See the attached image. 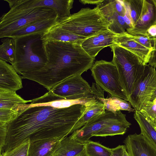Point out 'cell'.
Instances as JSON below:
<instances>
[{
  "instance_id": "1",
  "label": "cell",
  "mask_w": 156,
  "mask_h": 156,
  "mask_svg": "<svg viewBox=\"0 0 156 156\" xmlns=\"http://www.w3.org/2000/svg\"><path fill=\"white\" fill-rule=\"evenodd\" d=\"M87 109L76 104L58 108L49 106H28L7 123V136L4 152L30 140H61L70 134L74 126Z\"/></svg>"
},
{
  "instance_id": "2",
  "label": "cell",
  "mask_w": 156,
  "mask_h": 156,
  "mask_svg": "<svg viewBox=\"0 0 156 156\" xmlns=\"http://www.w3.org/2000/svg\"><path fill=\"white\" fill-rule=\"evenodd\" d=\"M43 41V40H42ZM47 58L44 66L38 71L20 76L35 81L48 91L72 76L81 75L92 67L94 58L89 55L81 44L59 41H43Z\"/></svg>"
},
{
  "instance_id": "3",
  "label": "cell",
  "mask_w": 156,
  "mask_h": 156,
  "mask_svg": "<svg viewBox=\"0 0 156 156\" xmlns=\"http://www.w3.org/2000/svg\"><path fill=\"white\" fill-rule=\"evenodd\" d=\"M41 34L14 39V61L12 65L17 73L35 72L42 69L48 59Z\"/></svg>"
},
{
  "instance_id": "4",
  "label": "cell",
  "mask_w": 156,
  "mask_h": 156,
  "mask_svg": "<svg viewBox=\"0 0 156 156\" xmlns=\"http://www.w3.org/2000/svg\"><path fill=\"white\" fill-rule=\"evenodd\" d=\"M55 25L87 38L109 30V23L97 6L82 8L68 18L57 20Z\"/></svg>"
},
{
  "instance_id": "5",
  "label": "cell",
  "mask_w": 156,
  "mask_h": 156,
  "mask_svg": "<svg viewBox=\"0 0 156 156\" xmlns=\"http://www.w3.org/2000/svg\"><path fill=\"white\" fill-rule=\"evenodd\" d=\"M110 47L113 53L112 62L116 67L121 86L129 100L143 76L147 65H141L134 55L123 48L116 44Z\"/></svg>"
},
{
  "instance_id": "6",
  "label": "cell",
  "mask_w": 156,
  "mask_h": 156,
  "mask_svg": "<svg viewBox=\"0 0 156 156\" xmlns=\"http://www.w3.org/2000/svg\"><path fill=\"white\" fill-rule=\"evenodd\" d=\"M0 18V38L7 37L17 30L33 22L58 17L51 9L43 7L28 8L12 6Z\"/></svg>"
},
{
  "instance_id": "7",
  "label": "cell",
  "mask_w": 156,
  "mask_h": 156,
  "mask_svg": "<svg viewBox=\"0 0 156 156\" xmlns=\"http://www.w3.org/2000/svg\"><path fill=\"white\" fill-rule=\"evenodd\" d=\"M49 91L69 100L98 97L104 94V90L98 84L93 83L90 87L81 75L65 79Z\"/></svg>"
},
{
  "instance_id": "8",
  "label": "cell",
  "mask_w": 156,
  "mask_h": 156,
  "mask_svg": "<svg viewBox=\"0 0 156 156\" xmlns=\"http://www.w3.org/2000/svg\"><path fill=\"white\" fill-rule=\"evenodd\" d=\"M90 70L95 82L102 89L111 96L129 101L121 86L116 67L112 61H96Z\"/></svg>"
},
{
  "instance_id": "9",
  "label": "cell",
  "mask_w": 156,
  "mask_h": 156,
  "mask_svg": "<svg viewBox=\"0 0 156 156\" xmlns=\"http://www.w3.org/2000/svg\"><path fill=\"white\" fill-rule=\"evenodd\" d=\"M127 120L126 115L121 111L112 112L106 110L104 113L96 115L70 136L84 144L102 129L111 125Z\"/></svg>"
},
{
  "instance_id": "10",
  "label": "cell",
  "mask_w": 156,
  "mask_h": 156,
  "mask_svg": "<svg viewBox=\"0 0 156 156\" xmlns=\"http://www.w3.org/2000/svg\"><path fill=\"white\" fill-rule=\"evenodd\" d=\"M156 90V69L147 64L137 85L129 97V102L135 111L139 112L150 101Z\"/></svg>"
},
{
  "instance_id": "11",
  "label": "cell",
  "mask_w": 156,
  "mask_h": 156,
  "mask_svg": "<svg viewBox=\"0 0 156 156\" xmlns=\"http://www.w3.org/2000/svg\"><path fill=\"white\" fill-rule=\"evenodd\" d=\"M97 100L96 97L77 100H69L56 95L50 91L43 95L31 100L29 106H49L58 108H67L76 104L87 107L94 104Z\"/></svg>"
},
{
  "instance_id": "12",
  "label": "cell",
  "mask_w": 156,
  "mask_h": 156,
  "mask_svg": "<svg viewBox=\"0 0 156 156\" xmlns=\"http://www.w3.org/2000/svg\"><path fill=\"white\" fill-rule=\"evenodd\" d=\"M156 22V9L151 0H143L142 10L134 26L126 30L129 34L133 36H146L148 29Z\"/></svg>"
},
{
  "instance_id": "13",
  "label": "cell",
  "mask_w": 156,
  "mask_h": 156,
  "mask_svg": "<svg viewBox=\"0 0 156 156\" xmlns=\"http://www.w3.org/2000/svg\"><path fill=\"white\" fill-rule=\"evenodd\" d=\"M114 42L115 44L134 55L142 65L145 66L148 64L153 49L147 48L141 44L136 41L132 35L127 32L118 34Z\"/></svg>"
},
{
  "instance_id": "14",
  "label": "cell",
  "mask_w": 156,
  "mask_h": 156,
  "mask_svg": "<svg viewBox=\"0 0 156 156\" xmlns=\"http://www.w3.org/2000/svg\"><path fill=\"white\" fill-rule=\"evenodd\" d=\"M123 142L130 156H156V147L141 133L129 135Z\"/></svg>"
},
{
  "instance_id": "15",
  "label": "cell",
  "mask_w": 156,
  "mask_h": 156,
  "mask_svg": "<svg viewBox=\"0 0 156 156\" xmlns=\"http://www.w3.org/2000/svg\"><path fill=\"white\" fill-rule=\"evenodd\" d=\"M118 34L108 30L86 38L81 45L89 55L95 58L104 48L115 44L114 40Z\"/></svg>"
},
{
  "instance_id": "16",
  "label": "cell",
  "mask_w": 156,
  "mask_h": 156,
  "mask_svg": "<svg viewBox=\"0 0 156 156\" xmlns=\"http://www.w3.org/2000/svg\"><path fill=\"white\" fill-rule=\"evenodd\" d=\"M97 6L108 22L109 30L115 34H120L126 32L129 28L124 17L119 15L114 8L111 0H103Z\"/></svg>"
},
{
  "instance_id": "17",
  "label": "cell",
  "mask_w": 156,
  "mask_h": 156,
  "mask_svg": "<svg viewBox=\"0 0 156 156\" xmlns=\"http://www.w3.org/2000/svg\"><path fill=\"white\" fill-rule=\"evenodd\" d=\"M73 2V0H24L23 3L29 8L43 7L50 8L55 12L59 20L71 16L70 10Z\"/></svg>"
},
{
  "instance_id": "18",
  "label": "cell",
  "mask_w": 156,
  "mask_h": 156,
  "mask_svg": "<svg viewBox=\"0 0 156 156\" xmlns=\"http://www.w3.org/2000/svg\"><path fill=\"white\" fill-rule=\"evenodd\" d=\"M22 79L12 65L0 60V89L16 92L23 87Z\"/></svg>"
},
{
  "instance_id": "19",
  "label": "cell",
  "mask_w": 156,
  "mask_h": 156,
  "mask_svg": "<svg viewBox=\"0 0 156 156\" xmlns=\"http://www.w3.org/2000/svg\"><path fill=\"white\" fill-rule=\"evenodd\" d=\"M58 20V17H56L33 22L17 30L7 37L15 39L34 34L42 35L54 25Z\"/></svg>"
},
{
  "instance_id": "20",
  "label": "cell",
  "mask_w": 156,
  "mask_h": 156,
  "mask_svg": "<svg viewBox=\"0 0 156 156\" xmlns=\"http://www.w3.org/2000/svg\"><path fill=\"white\" fill-rule=\"evenodd\" d=\"M52 156H86L84 144L66 136L60 140Z\"/></svg>"
},
{
  "instance_id": "21",
  "label": "cell",
  "mask_w": 156,
  "mask_h": 156,
  "mask_svg": "<svg viewBox=\"0 0 156 156\" xmlns=\"http://www.w3.org/2000/svg\"><path fill=\"white\" fill-rule=\"evenodd\" d=\"M43 41H54L81 44L87 38L76 35L55 24L41 35Z\"/></svg>"
},
{
  "instance_id": "22",
  "label": "cell",
  "mask_w": 156,
  "mask_h": 156,
  "mask_svg": "<svg viewBox=\"0 0 156 156\" xmlns=\"http://www.w3.org/2000/svg\"><path fill=\"white\" fill-rule=\"evenodd\" d=\"M60 140L46 139L30 142L28 156H52Z\"/></svg>"
},
{
  "instance_id": "23",
  "label": "cell",
  "mask_w": 156,
  "mask_h": 156,
  "mask_svg": "<svg viewBox=\"0 0 156 156\" xmlns=\"http://www.w3.org/2000/svg\"><path fill=\"white\" fill-rule=\"evenodd\" d=\"M98 98L93 105L87 108L74 126L70 134L81 128L94 117L105 112L106 109L105 105L98 99Z\"/></svg>"
},
{
  "instance_id": "24",
  "label": "cell",
  "mask_w": 156,
  "mask_h": 156,
  "mask_svg": "<svg viewBox=\"0 0 156 156\" xmlns=\"http://www.w3.org/2000/svg\"><path fill=\"white\" fill-rule=\"evenodd\" d=\"M134 118L140 126V133L156 147V130L151 121L137 111H135Z\"/></svg>"
},
{
  "instance_id": "25",
  "label": "cell",
  "mask_w": 156,
  "mask_h": 156,
  "mask_svg": "<svg viewBox=\"0 0 156 156\" xmlns=\"http://www.w3.org/2000/svg\"><path fill=\"white\" fill-rule=\"evenodd\" d=\"M31 101L23 99L16 92L0 89V109H12Z\"/></svg>"
},
{
  "instance_id": "26",
  "label": "cell",
  "mask_w": 156,
  "mask_h": 156,
  "mask_svg": "<svg viewBox=\"0 0 156 156\" xmlns=\"http://www.w3.org/2000/svg\"><path fill=\"white\" fill-rule=\"evenodd\" d=\"M98 98L104 105L106 110L112 112L121 110L131 112L135 111L130 103L117 97L111 96L106 98L99 97Z\"/></svg>"
},
{
  "instance_id": "27",
  "label": "cell",
  "mask_w": 156,
  "mask_h": 156,
  "mask_svg": "<svg viewBox=\"0 0 156 156\" xmlns=\"http://www.w3.org/2000/svg\"><path fill=\"white\" fill-rule=\"evenodd\" d=\"M0 46V60L9 62L11 65L14 61L15 41L12 38L5 37L1 40Z\"/></svg>"
},
{
  "instance_id": "28",
  "label": "cell",
  "mask_w": 156,
  "mask_h": 156,
  "mask_svg": "<svg viewBox=\"0 0 156 156\" xmlns=\"http://www.w3.org/2000/svg\"><path fill=\"white\" fill-rule=\"evenodd\" d=\"M86 156H111L113 148L89 140L84 144Z\"/></svg>"
},
{
  "instance_id": "29",
  "label": "cell",
  "mask_w": 156,
  "mask_h": 156,
  "mask_svg": "<svg viewBox=\"0 0 156 156\" xmlns=\"http://www.w3.org/2000/svg\"><path fill=\"white\" fill-rule=\"evenodd\" d=\"M131 125L127 120L113 124L102 129L94 136L105 137L118 135H123Z\"/></svg>"
},
{
  "instance_id": "30",
  "label": "cell",
  "mask_w": 156,
  "mask_h": 156,
  "mask_svg": "<svg viewBox=\"0 0 156 156\" xmlns=\"http://www.w3.org/2000/svg\"><path fill=\"white\" fill-rule=\"evenodd\" d=\"M123 1L126 12L130 17L134 27L140 14L143 0H123Z\"/></svg>"
},
{
  "instance_id": "31",
  "label": "cell",
  "mask_w": 156,
  "mask_h": 156,
  "mask_svg": "<svg viewBox=\"0 0 156 156\" xmlns=\"http://www.w3.org/2000/svg\"><path fill=\"white\" fill-rule=\"evenodd\" d=\"M30 140H28L15 148L4 152L0 156H28Z\"/></svg>"
},
{
  "instance_id": "32",
  "label": "cell",
  "mask_w": 156,
  "mask_h": 156,
  "mask_svg": "<svg viewBox=\"0 0 156 156\" xmlns=\"http://www.w3.org/2000/svg\"><path fill=\"white\" fill-rule=\"evenodd\" d=\"M139 112L150 121L156 120V99L150 101Z\"/></svg>"
},
{
  "instance_id": "33",
  "label": "cell",
  "mask_w": 156,
  "mask_h": 156,
  "mask_svg": "<svg viewBox=\"0 0 156 156\" xmlns=\"http://www.w3.org/2000/svg\"><path fill=\"white\" fill-rule=\"evenodd\" d=\"M132 36L136 41L141 44L147 48L153 49L151 38L143 35Z\"/></svg>"
},
{
  "instance_id": "34",
  "label": "cell",
  "mask_w": 156,
  "mask_h": 156,
  "mask_svg": "<svg viewBox=\"0 0 156 156\" xmlns=\"http://www.w3.org/2000/svg\"><path fill=\"white\" fill-rule=\"evenodd\" d=\"M112 5L115 11L120 15L124 16L126 9L123 0H111Z\"/></svg>"
},
{
  "instance_id": "35",
  "label": "cell",
  "mask_w": 156,
  "mask_h": 156,
  "mask_svg": "<svg viewBox=\"0 0 156 156\" xmlns=\"http://www.w3.org/2000/svg\"><path fill=\"white\" fill-rule=\"evenodd\" d=\"M153 50L152 52L148 64L154 68L156 67V36L151 38Z\"/></svg>"
},
{
  "instance_id": "36",
  "label": "cell",
  "mask_w": 156,
  "mask_h": 156,
  "mask_svg": "<svg viewBox=\"0 0 156 156\" xmlns=\"http://www.w3.org/2000/svg\"><path fill=\"white\" fill-rule=\"evenodd\" d=\"M0 124V154L4 147L7 136L6 125Z\"/></svg>"
},
{
  "instance_id": "37",
  "label": "cell",
  "mask_w": 156,
  "mask_h": 156,
  "mask_svg": "<svg viewBox=\"0 0 156 156\" xmlns=\"http://www.w3.org/2000/svg\"><path fill=\"white\" fill-rule=\"evenodd\" d=\"M125 145H119L113 148L112 153L111 156H122Z\"/></svg>"
},
{
  "instance_id": "38",
  "label": "cell",
  "mask_w": 156,
  "mask_h": 156,
  "mask_svg": "<svg viewBox=\"0 0 156 156\" xmlns=\"http://www.w3.org/2000/svg\"><path fill=\"white\" fill-rule=\"evenodd\" d=\"M146 36L150 38L156 36V23L152 25L148 29Z\"/></svg>"
},
{
  "instance_id": "39",
  "label": "cell",
  "mask_w": 156,
  "mask_h": 156,
  "mask_svg": "<svg viewBox=\"0 0 156 156\" xmlns=\"http://www.w3.org/2000/svg\"><path fill=\"white\" fill-rule=\"evenodd\" d=\"M103 0H81L80 1L83 4H90L96 5H97L100 4Z\"/></svg>"
},
{
  "instance_id": "40",
  "label": "cell",
  "mask_w": 156,
  "mask_h": 156,
  "mask_svg": "<svg viewBox=\"0 0 156 156\" xmlns=\"http://www.w3.org/2000/svg\"><path fill=\"white\" fill-rule=\"evenodd\" d=\"M155 99H156V90L152 95L150 101H153Z\"/></svg>"
},
{
  "instance_id": "41",
  "label": "cell",
  "mask_w": 156,
  "mask_h": 156,
  "mask_svg": "<svg viewBox=\"0 0 156 156\" xmlns=\"http://www.w3.org/2000/svg\"><path fill=\"white\" fill-rule=\"evenodd\" d=\"M122 156H130L127 152L125 146L124 148Z\"/></svg>"
},
{
  "instance_id": "42",
  "label": "cell",
  "mask_w": 156,
  "mask_h": 156,
  "mask_svg": "<svg viewBox=\"0 0 156 156\" xmlns=\"http://www.w3.org/2000/svg\"><path fill=\"white\" fill-rule=\"evenodd\" d=\"M151 122L153 126H156V120L153 122Z\"/></svg>"
},
{
  "instance_id": "43",
  "label": "cell",
  "mask_w": 156,
  "mask_h": 156,
  "mask_svg": "<svg viewBox=\"0 0 156 156\" xmlns=\"http://www.w3.org/2000/svg\"><path fill=\"white\" fill-rule=\"evenodd\" d=\"M152 1L154 4V5L155 6V8L156 9V0H152Z\"/></svg>"
},
{
  "instance_id": "44",
  "label": "cell",
  "mask_w": 156,
  "mask_h": 156,
  "mask_svg": "<svg viewBox=\"0 0 156 156\" xmlns=\"http://www.w3.org/2000/svg\"><path fill=\"white\" fill-rule=\"evenodd\" d=\"M156 130V126H154Z\"/></svg>"
},
{
  "instance_id": "45",
  "label": "cell",
  "mask_w": 156,
  "mask_h": 156,
  "mask_svg": "<svg viewBox=\"0 0 156 156\" xmlns=\"http://www.w3.org/2000/svg\"></svg>"
}]
</instances>
